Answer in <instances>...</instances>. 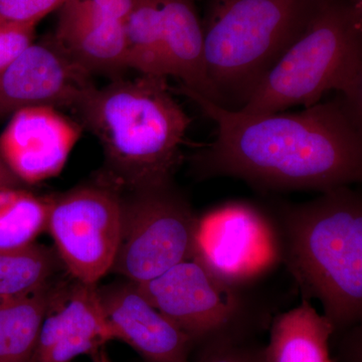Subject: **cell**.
<instances>
[{
    "label": "cell",
    "instance_id": "23",
    "mask_svg": "<svg viewBox=\"0 0 362 362\" xmlns=\"http://www.w3.org/2000/svg\"><path fill=\"white\" fill-rule=\"evenodd\" d=\"M35 26L0 20V71L35 42Z\"/></svg>",
    "mask_w": 362,
    "mask_h": 362
},
{
    "label": "cell",
    "instance_id": "13",
    "mask_svg": "<svg viewBox=\"0 0 362 362\" xmlns=\"http://www.w3.org/2000/svg\"><path fill=\"white\" fill-rule=\"evenodd\" d=\"M116 340L126 343L146 362H190L189 338L156 309L134 283L98 287Z\"/></svg>",
    "mask_w": 362,
    "mask_h": 362
},
{
    "label": "cell",
    "instance_id": "11",
    "mask_svg": "<svg viewBox=\"0 0 362 362\" xmlns=\"http://www.w3.org/2000/svg\"><path fill=\"white\" fill-rule=\"evenodd\" d=\"M113 340L98 285L54 284L30 362H73Z\"/></svg>",
    "mask_w": 362,
    "mask_h": 362
},
{
    "label": "cell",
    "instance_id": "22",
    "mask_svg": "<svg viewBox=\"0 0 362 362\" xmlns=\"http://www.w3.org/2000/svg\"><path fill=\"white\" fill-rule=\"evenodd\" d=\"M70 0H0V20L37 26L47 14Z\"/></svg>",
    "mask_w": 362,
    "mask_h": 362
},
{
    "label": "cell",
    "instance_id": "4",
    "mask_svg": "<svg viewBox=\"0 0 362 362\" xmlns=\"http://www.w3.org/2000/svg\"><path fill=\"white\" fill-rule=\"evenodd\" d=\"M337 90L362 116L361 6L322 0L310 21L268 71L240 111L277 113L313 106Z\"/></svg>",
    "mask_w": 362,
    "mask_h": 362
},
{
    "label": "cell",
    "instance_id": "12",
    "mask_svg": "<svg viewBox=\"0 0 362 362\" xmlns=\"http://www.w3.org/2000/svg\"><path fill=\"white\" fill-rule=\"evenodd\" d=\"M81 128L52 107L23 109L0 134V158L23 185L49 180L65 168Z\"/></svg>",
    "mask_w": 362,
    "mask_h": 362
},
{
    "label": "cell",
    "instance_id": "9",
    "mask_svg": "<svg viewBox=\"0 0 362 362\" xmlns=\"http://www.w3.org/2000/svg\"><path fill=\"white\" fill-rule=\"evenodd\" d=\"M192 259L230 282L249 285L281 264L270 216L246 202L209 211L199 218Z\"/></svg>",
    "mask_w": 362,
    "mask_h": 362
},
{
    "label": "cell",
    "instance_id": "15",
    "mask_svg": "<svg viewBox=\"0 0 362 362\" xmlns=\"http://www.w3.org/2000/svg\"><path fill=\"white\" fill-rule=\"evenodd\" d=\"M168 76L180 87L216 102L204 71V30L194 0H159Z\"/></svg>",
    "mask_w": 362,
    "mask_h": 362
},
{
    "label": "cell",
    "instance_id": "5",
    "mask_svg": "<svg viewBox=\"0 0 362 362\" xmlns=\"http://www.w3.org/2000/svg\"><path fill=\"white\" fill-rule=\"evenodd\" d=\"M322 0H211L204 71L216 105L240 110Z\"/></svg>",
    "mask_w": 362,
    "mask_h": 362
},
{
    "label": "cell",
    "instance_id": "6",
    "mask_svg": "<svg viewBox=\"0 0 362 362\" xmlns=\"http://www.w3.org/2000/svg\"><path fill=\"white\" fill-rule=\"evenodd\" d=\"M135 285L189 338L194 351L214 343L259 337L273 319L271 309L252 296L249 285L230 282L194 259Z\"/></svg>",
    "mask_w": 362,
    "mask_h": 362
},
{
    "label": "cell",
    "instance_id": "24",
    "mask_svg": "<svg viewBox=\"0 0 362 362\" xmlns=\"http://www.w3.org/2000/svg\"><path fill=\"white\" fill-rule=\"evenodd\" d=\"M361 324L350 328L341 334L338 361L339 362H361Z\"/></svg>",
    "mask_w": 362,
    "mask_h": 362
},
{
    "label": "cell",
    "instance_id": "16",
    "mask_svg": "<svg viewBox=\"0 0 362 362\" xmlns=\"http://www.w3.org/2000/svg\"><path fill=\"white\" fill-rule=\"evenodd\" d=\"M267 362H334L330 340L334 328L308 300L272 319Z\"/></svg>",
    "mask_w": 362,
    "mask_h": 362
},
{
    "label": "cell",
    "instance_id": "21",
    "mask_svg": "<svg viewBox=\"0 0 362 362\" xmlns=\"http://www.w3.org/2000/svg\"><path fill=\"white\" fill-rule=\"evenodd\" d=\"M190 362H267L259 337L206 345L192 352Z\"/></svg>",
    "mask_w": 362,
    "mask_h": 362
},
{
    "label": "cell",
    "instance_id": "19",
    "mask_svg": "<svg viewBox=\"0 0 362 362\" xmlns=\"http://www.w3.org/2000/svg\"><path fill=\"white\" fill-rule=\"evenodd\" d=\"M49 195L23 187H0V250L18 251L33 246L47 232Z\"/></svg>",
    "mask_w": 362,
    "mask_h": 362
},
{
    "label": "cell",
    "instance_id": "25",
    "mask_svg": "<svg viewBox=\"0 0 362 362\" xmlns=\"http://www.w3.org/2000/svg\"><path fill=\"white\" fill-rule=\"evenodd\" d=\"M105 14L113 20L124 21L132 8L134 0H90Z\"/></svg>",
    "mask_w": 362,
    "mask_h": 362
},
{
    "label": "cell",
    "instance_id": "2",
    "mask_svg": "<svg viewBox=\"0 0 362 362\" xmlns=\"http://www.w3.org/2000/svg\"><path fill=\"white\" fill-rule=\"evenodd\" d=\"M76 112L103 147L99 180L122 194L173 182L192 119L166 78H117L95 87Z\"/></svg>",
    "mask_w": 362,
    "mask_h": 362
},
{
    "label": "cell",
    "instance_id": "17",
    "mask_svg": "<svg viewBox=\"0 0 362 362\" xmlns=\"http://www.w3.org/2000/svg\"><path fill=\"white\" fill-rule=\"evenodd\" d=\"M52 287L0 298V362L32 361Z\"/></svg>",
    "mask_w": 362,
    "mask_h": 362
},
{
    "label": "cell",
    "instance_id": "7",
    "mask_svg": "<svg viewBox=\"0 0 362 362\" xmlns=\"http://www.w3.org/2000/svg\"><path fill=\"white\" fill-rule=\"evenodd\" d=\"M199 216L173 182L122 194L120 240L111 273L140 284L192 259Z\"/></svg>",
    "mask_w": 362,
    "mask_h": 362
},
{
    "label": "cell",
    "instance_id": "14",
    "mask_svg": "<svg viewBox=\"0 0 362 362\" xmlns=\"http://www.w3.org/2000/svg\"><path fill=\"white\" fill-rule=\"evenodd\" d=\"M54 37L90 76L114 80L130 69L122 23L105 14L90 0L66 2Z\"/></svg>",
    "mask_w": 362,
    "mask_h": 362
},
{
    "label": "cell",
    "instance_id": "20",
    "mask_svg": "<svg viewBox=\"0 0 362 362\" xmlns=\"http://www.w3.org/2000/svg\"><path fill=\"white\" fill-rule=\"evenodd\" d=\"M62 268L54 249L37 243L18 251L0 250V298L37 291L52 284Z\"/></svg>",
    "mask_w": 362,
    "mask_h": 362
},
{
    "label": "cell",
    "instance_id": "26",
    "mask_svg": "<svg viewBox=\"0 0 362 362\" xmlns=\"http://www.w3.org/2000/svg\"><path fill=\"white\" fill-rule=\"evenodd\" d=\"M23 183L7 168L4 162L0 158V187H23Z\"/></svg>",
    "mask_w": 362,
    "mask_h": 362
},
{
    "label": "cell",
    "instance_id": "18",
    "mask_svg": "<svg viewBox=\"0 0 362 362\" xmlns=\"http://www.w3.org/2000/svg\"><path fill=\"white\" fill-rule=\"evenodd\" d=\"M122 25L130 69L141 75L168 78L159 0H134Z\"/></svg>",
    "mask_w": 362,
    "mask_h": 362
},
{
    "label": "cell",
    "instance_id": "1",
    "mask_svg": "<svg viewBox=\"0 0 362 362\" xmlns=\"http://www.w3.org/2000/svg\"><path fill=\"white\" fill-rule=\"evenodd\" d=\"M216 136L190 156L197 180L228 176L263 192H329L362 180V116L341 96L297 113L230 110L192 90Z\"/></svg>",
    "mask_w": 362,
    "mask_h": 362
},
{
    "label": "cell",
    "instance_id": "27",
    "mask_svg": "<svg viewBox=\"0 0 362 362\" xmlns=\"http://www.w3.org/2000/svg\"><path fill=\"white\" fill-rule=\"evenodd\" d=\"M90 359H92V362H113L111 361L110 356L107 354L106 350L104 349V347L93 352L90 354Z\"/></svg>",
    "mask_w": 362,
    "mask_h": 362
},
{
    "label": "cell",
    "instance_id": "3",
    "mask_svg": "<svg viewBox=\"0 0 362 362\" xmlns=\"http://www.w3.org/2000/svg\"><path fill=\"white\" fill-rule=\"evenodd\" d=\"M268 214V213H267ZM281 263L305 300L316 299L339 335L362 321V197L350 187L269 213Z\"/></svg>",
    "mask_w": 362,
    "mask_h": 362
},
{
    "label": "cell",
    "instance_id": "8",
    "mask_svg": "<svg viewBox=\"0 0 362 362\" xmlns=\"http://www.w3.org/2000/svg\"><path fill=\"white\" fill-rule=\"evenodd\" d=\"M122 192L98 180L49 195L47 232L69 275L98 285L111 273L120 240Z\"/></svg>",
    "mask_w": 362,
    "mask_h": 362
},
{
    "label": "cell",
    "instance_id": "10",
    "mask_svg": "<svg viewBox=\"0 0 362 362\" xmlns=\"http://www.w3.org/2000/svg\"><path fill=\"white\" fill-rule=\"evenodd\" d=\"M95 87L54 35L33 42L0 71V120L32 107L76 111Z\"/></svg>",
    "mask_w": 362,
    "mask_h": 362
}]
</instances>
